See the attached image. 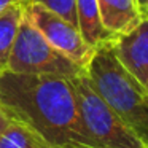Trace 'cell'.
I'll return each mask as SVG.
<instances>
[{
  "label": "cell",
  "mask_w": 148,
  "mask_h": 148,
  "mask_svg": "<svg viewBox=\"0 0 148 148\" xmlns=\"http://www.w3.org/2000/svg\"><path fill=\"white\" fill-rule=\"evenodd\" d=\"M121 65L148 89V19H142L132 30L108 40Z\"/></svg>",
  "instance_id": "obj_6"
},
{
  "label": "cell",
  "mask_w": 148,
  "mask_h": 148,
  "mask_svg": "<svg viewBox=\"0 0 148 148\" xmlns=\"http://www.w3.org/2000/svg\"><path fill=\"white\" fill-rule=\"evenodd\" d=\"M102 26L110 35L132 30L142 21L135 0H97Z\"/></svg>",
  "instance_id": "obj_7"
},
{
  "label": "cell",
  "mask_w": 148,
  "mask_h": 148,
  "mask_svg": "<svg viewBox=\"0 0 148 148\" xmlns=\"http://www.w3.org/2000/svg\"><path fill=\"white\" fill-rule=\"evenodd\" d=\"M56 148H88V147H81V145L72 143V145H62V147H56Z\"/></svg>",
  "instance_id": "obj_15"
},
{
  "label": "cell",
  "mask_w": 148,
  "mask_h": 148,
  "mask_svg": "<svg viewBox=\"0 0 148 148\" xmlns=\"http://www.w3.org/2000/svg\"><path fill=\"white\" fill-rule=\"evenodd\" d=\"M23 18H24L23 2L10 5L0 13V73L7 70L8 67V59H10L11 49H13Z\"/></svg>",
  "instance_id": "obj_9"
},
{
  "label": "cell",
  "mask_w": 148,
  "mask_h": 148,
  "mask_svg": "<svg viewBox=\"0 0 148 148\" xmlns=\"http://www.w3.org/2000/svg\"><path fill=\"white\" fill-rule=\"evenodd\" d=\"M10 116H8V113L5 112L2 107H0V135H2V132L5 131V127L8 126V123H10Z\"/></svg>",
  "instance_id": "obj_13"
},
{
  "label": "cell",
  "mask_w": 148,
  "mask_h": 148,
  "mask_svg": "<svg viewBox=\"0 0 148 148\" xmlns=\"http://www.w3.org/2000/svg\"><path fill=\"white\" fill-rule=\"evenodd\" d=\"M143 148H148V147H143Z\"/></svg>",
  "instance_id": "obj_16"
},
{
  "label": "cell",
  "mask_w": 148,
  "mask_h": 148,
  "mask_svg": "<svg viewBox=\"0 0 148 148\" xmlns=\"http://www.w3.org/2000/svg\"><path fill=\"white\" fill-rule=\"evenodd\" d=\"M24 16L58 51L86 69L94 48L83 40L78 27L42 3H26Z\"/></svg>",
  "instance_id": "obj_5"
},
{
  "label": "cell",
  "mask_w": 148,
  "mask_h": 148,
  "mask_svg": "<svg viewBox=\"0 0 148 148\" xmlns=\"http://www.w3.org/2000/svg\"><path fill=\"white\" fill-rule=\"evenodd\" d=\"M0 107L10 118L38 131L53 148L78 145L77 97L70 78L3 70Z\"/></svg>",
  "instance_id": "obj_1"
},
{
  "label": "cell",
  "mask_w": 148,
  "mask_h": 148,
  "mask_svg": "<svg viewBox=\"0 0 148 148\" xmlns=\"http://www.w3.org/2000/svg\"><path fill=\"white\" fill-rule=\"evenodd\" d=\"M86 73L94 89L126 127L148 147V89L121 65L108 42L94 48Z\"/></svg>",
  "instance_id": "obj_2"
},
{
  "label": "cell",
  "mask_w": 148,
  "mask_h": 148,
  "mask_svg": "<svg viewBox=\"0 0 148 148\" xmlns=\"http://www.w3.org/2000/svg\"><path fill=\"white\" fill-rule=\"evenodd\" d=\"M75 11H77L78 30L91 48H97L113 37L102 26L97 0H75Z\"/></svg>",
  "instance_id": "obj_8"
},
{
  "label": "cell",
  "mask_w": 148,
  "mask_h": 148,
  "mask_svg": "<svg viewBox=\"0 0 148 148\" xmlns=\"http://www.w3.org/2000/svg\"><path fill=\"white\" fill-rule=\"evenodd\" d=\"M18 2H21V0H0V13H2L5 8H8L10 5L18 3Z\"/></svg>",
  "instance_id": "obj_14"
},
{
  "label": "cell",
  "mask_w": 148,
  "mask_h": 148,
  "mask_svg": "<svg viewBox=\"0 0 148 148\" xmlns=\"http://www.w3.org/2000/svg\"><path fill=\"white\" fill-rule=\"evenodd\" d=\"M70 80L77 97L78 145L88 148L145 147L94 89L86 70Z\"/></svg>",
  "instance_id": "obj_3"
},
{
  "label": "cell",
  "mask_w": 148,
  "mask_h": 148,
  "mask_svg": "<svg viewBox=\"0 0 148 148\" xmlns=\"http://www.w3.org/2000/svg\"><path fill=\"white\" fill-rule=\"evenodd\" d=\"M0 148H53V145L29 124L11 118L0 135Z\"/></svg>",
  "instance_id": "obj_10"
},
{
  "label": "cell",
  "mask_w": 148,
  "mask_h": 148,
  "mask_svg": "<svg viewBox=\"0 0 148 148\" xmlns=\"http://www.w3.org/2000/svg\"><path fill=\"white\" fill-rule=\"evenodd\" d=\"M7 70L14 73L73 78L86 69L58 51L24 16L8 59Z\"/></svg>",
  "instance_id": "obj_4"
},
{
  "label": "cell",
  "mask_w": 148,
  "mask_h": 148,
  "mask_svg": "<svg viewBox=\"0 0 148 148\" xmlns=\"http://www.w3.org/2000/svg\"><path fill=\"white\" fill-rule=\"evenodd\" d=\"M24 5L26 3H42L46 8L56 11L58 14H61L62 18L72 23L75 27H78L77 21V11H75V0H21Z\"/></svg>",
  "instance_id": "obj_11"
},
{
  "label": "cell",
  "mask_w": 148,
  "mask_h": 148,
  "mask_svg": "<svg viewBox=\"0 0 148 148\" xmlns=\"http://www.w3.org/2000/svg\"><path fill=\"white\" fill-rule=\"evenodd\" d=\"M142 19H148V0H135Z\"/></svg>",
  "instance_id": "obj_12"
}]
</instances>
